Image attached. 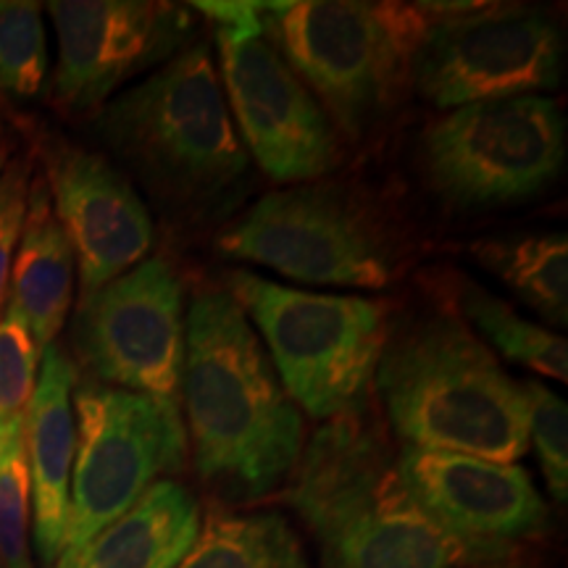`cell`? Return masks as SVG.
Returning <instances> with one entry per match:
<instances>
[{"label":"cell","mask_w":568,"mask_h":568,"mask_svg":"<svg viewBox=\"0 0 568 568\" xmlns=\"http://www.w3.org/2000/svg\"><path fill=\"white\" fill-rule=\"evenodd\" d=\"M464 314L508 361L550 376L556 382L568 379L566 339L558 337L556 332L527 322L516 311H510L506 303L481 293L477 287H466Z\"/></svg>","instance_id":"44dd1931"},{"label":"cell","mask_w":568,"mask_h":568,"mask_svg":"<svg viewBox=\"0 0 568 568\" xmlns=\"http://www.w3.org/2000/svg\"><path fill=\"white\" fill-rule=\"evenodd\" d=\"M376 387L410 447L514 464L529 447L524 385L456 318L432 316L387 339Z\"/></svg>","instance_id":"3957f363"},{"label":"cell","mask_w":568,"mask_h":568,"mask_svg":"<svg viewBox=\"0 0 568 568\" xmlns=\"http://www.w3.org/2000/svg\"><path fill=\"white\" fill-rule=\"evenodd\" d=\"M529 400V439L537 447L539 466L556 500L568 495V408L539 382H524Z\"/></svg>","instance_id":"d4e9b609"},{"label":"cell","mask_w":568,"mask_h":568,"mask_svg":"<svg viewBox=\"0 0 568 568\" xmlns=\"http://www.w3.org/2000/svg\"><path fill=\"white\" fill-rule=\"evenodd\" d=\"M176 568H308V564L282 516L213 508Z\"/></svg>","instance_id":"d6986e66"},{"label":"cell","mask_w":568,"mask_h":568,"mask_svg":"<svg viewBox=\"0 0 568 568\" xmlns=\"http://www.w3.org/2000/svg\"><path fill=\"white\" fill-rule=\"evenodd\" d=\"M77 345L105 385L172 397L182 382V282L163 258H148L82 297Z\"/></svg>","instance_id":"8fae6325"},{"label":"cell","mask_w":568,"mask_h":568,"mask_svg":"<svg viewBox=\"0 0 568 568\" xmlns=\"http://www.w3.org/2000/svg\"><path fill=\"white\" fill-rule=\"evenodd\" d=\"M59 34L53 103L90 113L119 84L166 61L190 32L187 11L148 0H55L48 3Z\"/></svg>","instance_id":"7c38bea8"},{"label":"cell","mask_w":568,"mask_h":568,"mask_svg":"<svg viewBox=\"0 0 568 568\" xmlns=\"http://www.w3.org/2000/svg\"><path fill=\"white\" fill-rule=\"evenodd\" d=\"M226 95L253 159L280 182L316 180L337 163V142L301 77L264 34L219 38Z\"/></svg>","instance_id":"4fadbf2b"},{"label":"cell","mask_w":568,"mask_h":568,"mask_svg":"<svg viewBox=\"0 0 568 568\" xmlns=\"http://www.w3.org/2000/svg\"><path fill=\"white\" fill-rule=\"evenodd\" d=\"M30 516L32 487L21 422L0 429V568H34Z\"/></svg>","instance_id":"603a6c76"},{"label":"cell","mask_w":568,"mask_h":568,"mask_svg":"<svg viewBox=\"0 0 568 568\" xmlns=\"http://www.w3.org/2000/svg\"><path fill=\"white\" fill-rule=\"evenodd\" d=\"M290 503L324 568H458L468 560L408 495L385 437L361 414L329 418L297 458Z\"/></svg>","instance_id":"7a4b0ae2"},{"label":"cell","mask_w":568,"mask_h":568,"mask_svg":"<svg viewBox=\"0 0 568 568\" xmlns=\"http://www.w3.org/2000/svg\"><path fill=\"white\" fill-rule=\"evenodd\" d=\"M219 251L297 282L379 290L395 276L385 224L366 203L326 184L264 195L222 232Z\"/></svg>","instance_id":"9c48e42d"},{"label":"cell","mask_w":568,"mask_h":568,"mask_svg":"<svg viewBox=\"0 0 568 568\" xmlns=\"http://www.w3.org/2000/svg\"><path fill=\"white\" fill-rule=\"evenodd\" d=\"M424 163L445 201L464 209L518 203L564 172L566 116L542 95L460 105L426 130Z\"/></svg>","instance_id":"ba28073f"},{"label":"cell","mask_w":568,"mask_h":568,"mask_svg":"<svg viewBox=\"0 0 568 568\" xmlns=\"http://www.w3.org/2000/svg\"><path fill=\"white\" fill-rule=\"evenodd\" d=\"M193 9L205 13L216 24L219 38H255L264 34L266 3H240V0H222V3H193Z\"/></svg>","instance_id":"4316f807"},{"label":"cell","mask_w":568,"mask_h":568,"mask_svg":"<svg viewBox=\"0 0 568 568\" xmlns=\"http://www.w3.org/2000/svg\"><path fill=\"white\" fill-rule=\"evenodd\" d=\"M77 368L59 345L42 351V366L24 414V453L30 468L34 548L42 568L61 556L69 518V485L74 466Z\"/></svg>","instance_id":"2e32d148"},{"label":"cell","mask_w":568,"mask_h":568,"mask_svg":"<svg viewBox=\"0 0 568 568\" xmlns=\"http://www.w3.org/2000/svg\"><path fill=\"white\" fill-rule=\"evenodd\" d=\"M230 295L264 332L274 366L314 418L358 414L389 339L382 303L282 287L230 274Z\"/></svg>","instance_id":"8992f818"},{"label":"cell","mask_w":568,"mask_h":568,"mask_svg":"<svg viewBox=\"0 0 568 568\" xmlns=\"http://www.w3.org/2000/svg\"><path fill=\"white\" fill-rule=\"evenodd\" d=\"M397 474L424 514L468 556L500 552L548 521V506L529 474L514 464L406 445Z\"/></svg>","instance_id":"5bb4252c"},{"label":"cell","mask_w":568,"mask_h":568,"mask_svg":"<svg viewBox=\"0 0 568 568\" xmlns=\"http://www.w3.org/2000/svg\"><path fill=\"white\" fill-rule=\"evenodd\" d=\"M40 347L27 324L6 311L0 316V429L24 422L38 385Z\"/></svg>","instance_id":"cb8c5ba5"},{"label":"cell","mask_w":568,"mask_h":568,"mask_svg":"<svg viewBox=\"0 0 568 568\" xmlns=\"http://www.w3.org/2000/svg\"><path fill=\"white\" fill-rule=\"evenodd\" d=\"M77 447L61 556L69 568L109 524L124 516L161 474H176L187 453L180 406L109 385L74 389Z\"/></svg>","instance_id":"52a82bcc"},{"label":"cell","mask_w":568,"mask_h":568,"mask_svg":"<svg viewBox=\"0 0 568 568\" xmlns=\"http://www.w3.org/2000/svg\"><path fill=\"white\" fill-rule=\"evenodd\" d=\"M45 161L53 213L74 251L82 297H88L145 258L153 245L151 213L101 155L55 145Z\"/></svg>","instance_id":"9a60e30c"},{"label":"cell","mask_w":568,"mask_h":568,"mask_svg":"<svg viewBox=\"0 0 568 568\" xmlns=\"http://www.w3.org/2000/svg\"><path fill=\"white\" fill-rule=\"evenodd\" d=\"M266 13L290 63L355 134L403 95L435 21L424 3L364 0L266 3Z\"/></svg>","instance_id":"5b68a950"},{"label":"cell","mask_w":568,"mask_h":568,"mask_svg":"<svg viewBox=\"0 0 568 568\" xmlns=\"http://www.w3.org/2000/svg\"><path fill=\"white\" fill-rule=\"evenodd\" d=\"M479 264L500 276L518 297L552 324L568 322V245L566 234H521L481 240L471 247Z\"/></svg>","instance_id":"ffe728a7"},{"label":"cell","mask_w":568,"mask_h":568,"mask_svg":"<svg viewBox=\"0 0 568 568\" xmlns=\"http://www.w3.org/2000/svg\"><path fill=\"white\" fill-rule=\"evenodd\" d=\"M180 385L195 468L209 485L261 497L297 466L303 416L230 293L205 290L190 305Z\"/></svg>","instance_id":"6da1fadb"},{"label":"cell","mask_w":568,"mask_h":568,"mask_svg":"<svg viewBox=\"0 0 568 568\" xmlns=\"http://www.w3.org/2000/svg\"><path fill=\"white\" fill-rule=\"evenodd\" d=\"M74 251L53 213L48 190L38 184L27 205L24 230L11 266V305L40 351L53 345L74 295Z\"/></svg>","instance_id":"e0dca14e"},{"label":"cell","mask_w":568,"mask_h":568,"mask_svg":"<svg viewBox=\"0 0 568 568\" xmlns=\"http://www.w3.org/2000/svg\"><path fill=\"white\" fill-rule=\"evenodd\" d=\"M201 529V508L182 485L161 479L109 524L69 568H176Z\"/></svg>","instance_id":"ac0fdd59"},{"label":"cell","mask_w":568,"mask_h":568,"mask_svg":"<svg viewBox=\"0 0 568 568\" xmlns=\"http://www.w3.org/2000/svg\"><path fill=\"white\" fill-rule=\"evenodd\" d=\"M27 205H30V182L24 163H11L0 172V314H3L9 280L21 230H24Z\"/></svg>","instance_id":"484cf974"},{"label":"cell","mask_w":568,"mask_h":568,"mask_svg":"<svg viewBox=\"0 0 568 568\" xmlns=\"http://www.w3.org/2000/svg\"><path fill=\"white\" fill-rule=\"evenodd\" d=\"M48 40L42 11L27 0H0V92L40 95L48 80Z\"/></svg>","instance_id":"7402d4cb"},{"label":"cell","mask_w":568,"mask_h":568,"mask_svg":"<svg viewBox=\"0 0 568 568\" xmlns=\"http://www.w3.org/2000/svg\"><path fill=\"white\" fill-rule=\"evenodd\" d=\"M416 53L414 80L437 109L556 90L564 77V32L550 17L521 6L437 11Z\"/></svg>","instance_id":"30bf717a"},{"label":"cell","mask_w":568,"mask_h":568,"mask_svg":"<svg viewBox=\"0 0 568 568\" xmlns=\"http://www.w3.org/2000/svg\"><path fill=\"white\" fill-rule=\"evenodd\" d=\"M98 130L145 187L176 209L216 203L247 172V153L205 45L176 53L105 103Z\"/></svg>","instance_id":"277c9868"}]
</instances>
